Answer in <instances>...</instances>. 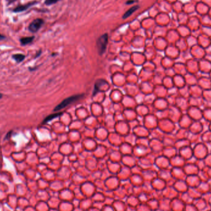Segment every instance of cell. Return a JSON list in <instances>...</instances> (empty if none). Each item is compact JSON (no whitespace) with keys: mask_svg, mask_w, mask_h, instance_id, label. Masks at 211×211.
Instances as JSON below:
<instances>
[{"mask_svg":"<svg viewBox=\"0 0 211 211\" xmlns=\"http://www.w3.org/2000/svg\"><path fill=\"white\" fill-rule=\"evenodd\" d=\"M37 1H33L31 3H29L27 4H24V5H20L18 6L17 7H16V8L14 9L13 11L15 12H22L24 11L25 10H28V8H29L30 7H31L32 6L35 5V4H37Z\"/></svg>","mask_w":211,"mask_h":211,"instance_id":"cell-4","label":"cell"},{"mask_svg":"<svg viewBox=\"0 0 211 211\" xmlns=\"http://www.w3.org/2000/svg\"><path fill=\"white\" fill-rule=\"evenodd\" d=\"M14 1H15V0H10V3H11L13 2Z\"/></svg>","mask_w":211,"mask_h":211,"instance_id":"cell-14","label":"cell"},{"mask_svg":"<svg viewBox=\"0 0 211 211\" xmlns=\"http://www.w3.org/2000/svg\"><path fill=\"white\" fill-rule=\"evenodd\" d=\"M108 43V35L107 33H104L99 37L97 42H96V47H97L99 54L102 55L104 53V52L106 50Z\"/></svg>","mask_w":211,"mask_h":211,"instance_id":"cell-1","label":"cell"},{"mask_svg":"<svg viewBox=\"0 0 211 211\" xmlns=\"http://www.w3.org/2000/svg\"><path fill=\"white\" fill-rule=\"evenodd\" d=\"M135 1H136L135 0H129V1H127L126 2V4H127V5H129V4H131L134 3Z\"/></svg>","mask_w":211,"mask_h":211,"instance_id":"cell-11","label":"cell"},{"mask_svg":"<svg viewBox=\"0 0 211 211\" xmlns=\"http://www.w3.org/2000/svg\"><path fill=\"white\" fill-rule=\"evenodd\" d=\"M35 38L34 37H24L20 39V42L21 43V45H28V44L32 43Z\"/></svg>","mask_w":211,"mask_h":211,"instance_id":"cell-6","label":"cell"},{"mask_svg":"<svg viewBox=\"0 0 211 211\" xmlns=\"http://www.w3.org/2000/svg\"><path fill=\"white\" fill-rule=\"evenodd\" d=\"M25 58V56L24 54H16L12 55V58L14 59L17 63H21Z\"/></svg>","mask_w":211,"mask_h":211,"instance_id":"cell-7","label":"cell"},{"mask_svg":"<svg viewBox=\"0 0 211 211\" xmlns=\"http://www.w3.org/2000/svg\"><path fill=\"white\" fill-rule=\"evenodd\" d=\"M83 96V95H74L72 96H70V97L67 98L66 99H64L62 102L59 104L54 109V111H59L60 110L64 109L69 104L73 103L74 102L80 99Z\"/></svg>","mask_w":211,"mask_h":211,"instance_id":"cell-2","label":"cell"},{"mask_svg":"<svg viewBox=\"0 0 211 211\" xmlns=\"http://www.w3.org/2000/svg\"><path fill=\"white\" fill-rule=\"evenodd\" d=\"M59 1H60V0H45V4H46V5L50 6V5H51V4L56 3L57 2H58Z\"/></svg>","mask_w":211,"mask_h":211,"instance_id":"cell-9","label":"cell"},{"mask_svg":"<svg viewBox=\"0 0 211 211\" xmlns=\"http://www.w3.org/2000/svg\"><path fill=\"white\" fill-rule=\"evenodd\" d=\"M140 7L139 6H134L133 7H131V8H130L129 10L127 11L125 14L123 16L122 18L124 19H125L127 18H128L129 16H130L131 14H133V12H135L136 11H137L138 10V8Z\"/></svg>","mask_w":211,"mask_h":211,"instance_id":"cell-5","label":"cell"},{"mask_svg":"<svg viewBox=\"0 0 211 211\" xmlns=\"http://www.w3.org/2000/svg\"><path fill=\"white\" fill-rule=\"evenodd\" d=\"M44 24V20L42 19H36L33 20L31 24H30L29 29L31 32L35 33L38 32L42 27V26Z\"/></svg>","mask_w":211,"mask_h":211,"instance_id":"cell-3","label":"cell"},{"mask_svg":"<svg viewBox=\"0 0 211 211\" xmlns=\"http://www.w3.org/2000/svg\"><path fill=\"white\" fill-rule=\"evenodd\" d=\"M63 113L62 112H59V113H56V114H51V115H50L48 116L45 120H44L43 121V123H46V122H48L49 121L51 120L52 119H53V118H56V117H58L59 115H61V114H62Z\"/></svg>","mask_w":211,"mask_h":211,"instance_id":"cell-8","label":"cell"},{"mask_svg":"<svg viewBox=\"0 0 211 211\" xmlns=\"http://www.w3.org/2000/svg\"><path fill=\"white\" fill-rule=\"evenodd\" d=\"M3 97V95L1 93H0V99H1Z\"/></svg>","mask_w":211,"mask_h":211,"instance_id":"cell-13","label":"cell"},{"mask_svg":"<svg viewBox=\"0 0 211 211\" xmlns=\"http://www.w3.org/2000/svg\"><path fill=\"white\" fill-rule=\"evenodd\" d=\"M4 38H5V37L3 36V35H2L1 34H0V41L3 40Z\"/></svg>","mask_w":211,"mask_h":211,"instance_id":"cell-12","label":"cell"},{"mask_svg":"<svg viewBox=\"0 0 211 211\" xmlns=\"http://www.w3.org/2000/svg\"><path fill=\"white\" fill-rule=\"evenodd\" d=\"M12 133V131H9V132L7 133V134L6 135V136L5 137V138H4V140H7V139H10V138L11 137V134Z\"/></svg>","mask_w":211,"mask_h":211,"instance_id":"cell-10","label":"cell"}]
</instances>
